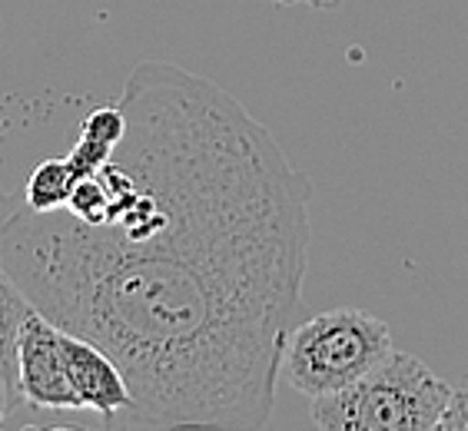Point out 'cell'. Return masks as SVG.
I'll return each instance as SVG.
<instances>
[{
  "label": "cell",
  "instance_id": "1",
  "mask_svg": "<svg viewBox=\"0 0 468 431\" xmlns=\"http://www.w3.org/2000/svg\"><path fill=\"white\" fill-rule=\"evenodd\" d=\"M126 133L63 206L0 189V262L133 392L126 428H266L309 266V189L236 97L146 60Z\"/></svg>",
  "mask_w": 468,
  "mask_h": 431
},
{
  "label": "cell",
  "instance_id": "2",
  "mask_svg": "<svg viewBox=\"0 0 468 431\" xmlns=\"http://www.w3.org/2000/svg\"><path fill=\"white\" fill-rule=\"evenodd\" d=\"M455 388L412 352H388L335 395L313 398L319 431H439Z\"/></svg>",
  "mask_w": 468,
  "mask_h": 431
},
{
  "label": "cell",
  "instance_id": "3",
  "mask_svg": "<svg viewBox=\"0 0 468 431\" xmlns=\"http://www.w3.org/2000/svg\"><path fill=\"white\" fill-rule=\"evenodd\" d=\"M388 352L396 345L378 315L352 306L329 309L289 329L280 375L313 402L359 382Z\"/></svg>",
  "mask_w": 468,
  "mask_h": 431
},
{
  "label": "cell",
  "instance_id": "4",
  "mask_svg": "<svg viewBox=\"0 0 468 431\" xmlns=\"http://www.w3.org/2000/svg\"><path fill=\"white\" fill-rule=\"evenodd\" d=\"M17 388L34 412H80L77 392L67 378L63 329L37 309L27 312L17 335Z\"/></svg>",
  "mask_w": 468,
  "mask_h": 431
},
{
  "label": "cell",
  "instance_id": "5",
  "mask_svg": "<svg viewBox=\"0 0 468 431\" xmlns=\"http://www.w3.org/2000/svg\"><path fill=\"white\" fill-rule=\"evenodd\" d=\"M63 359L80 412H97L103 422H123L133 408V392L117 362L90 339L73 332H63Z\"/></svg>",
  "mask_w": 468,
  "mask_h": 431
},
{
  "label": "cell",
  "instance_id": "6",
  "mask_svg": "<svg viewBox=\"0 0 468 431\" xmlns=\"http://www.w3.org/2000/svg\"><path fill=\"white\" fill-rule=\"evenodd\" d=\"M30 299L17 286V279L0 262V369L17 382V335L30 312Z\"/></svg>",
  "mask_w": 468,
  "mask_h": 431
},
{
  "label": "cell",
  "instance_id": "7",
  "mask_svg": "<svg viewBox=\"0 0 468 431\" xmlns=\"http://www.w3.org/2000/svg\"><path fill=\"white\" fill-rule=\"evenodd\" d=\"M439 431H468V385L452 392V402L441 415Z\"/></svg>",
  "mask_w": 468,
  "mask_h": 431
},
{
  "label": "cell",
  "instance_id": "8",
  "mask_svg": "<svg viewBox=\"0 0 468 431\" xmlns=\"http://www.w3.org/2000/svg\"><path fill=\"white\" fill-rule=\"evenodd\" d=\"M20 408H24V398H20L17 382L0 369V425H7L14 418V412H20Z\"/></svg>",
  "mask_w": 468,
  "mask_h": 431
},
{
  "label": "cell",
  "instance_id": "9",
  "mask_svg": "<svg viewBox=\"0 0 468 431\" xmlns=\"http://www.w3.org/2000/svg\"><path fill=\"white\" fill-rule=\"evenodd\" d=\"M272 4H282V7H289V4H315V7H323V4H333V0H272Z\"/></svg>",
  "mask_w": 468,
  "mask_h": 431
}]
</instances>
